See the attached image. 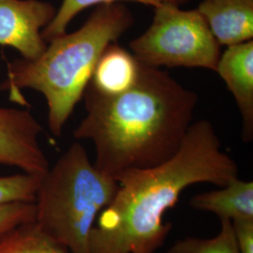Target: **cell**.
<instances>
[{
    "label": "cell",
    "mask_w": 253,
    "mask_h": 253,
    "mask_svg": "<svg viewBox=\"0 0 253 253\" xmlns=\"http://www.w3.org/2000/svg\"><path fill=\"white\" fill-rule=\"evenodd\" d=\"M42 178V176L27 172L0 176V205L34 203Z\"/></svg>",
    "instance_id": "9a60e30c"
},
{
    "label": "cell",
    "mask_w": 253,
    "mask_h": 253,
    "mask_svg": "<svg viewBox=\"0 0 253 253\" xmlns=\"http://www.w3.org/2000/svg\"><path fill=\"white\" fill-rule=\"evenodd\" d=\"M197 10L220 45L253 39V0H203Z\"/></svg>",
    "instance_id": "9c48e42d"
},
{
    "label": "cell",
    "mask_w": 253,
    "mask_h": 253,
    "mask_svg": "<svg viewBox=\"0 0 253 253\" xmlns=\"http://www.w3.org/2000/svg\"><path fill=\"white\" fill-rule=\"evenodd\" d=\"M56 10L45 1L0 0V45L12 47L24 59H36L45 51L42 32Z\"/></svg>",
    "instance_id": "8992f818"
},
{
    "label": "cell",
    "mask_w": 253,
    "mask_h": 253,
    "mask_svg": "<svg viewBox=\"0 0 253 253\" xmlns=\"http://www.w3.org/2000/svg\"><path fill=\"white\" fill-rule=\"evenodd\" d=\"M216 72L232 93L242 118V139L253 138V40L228 46Z\"/></svg>",
    "instance_id": "ba28073f"
},
{
    "label": "cell",
    "mask_w": 253,
    "mask_h": 253,
    "mask_svg": "<svg viewBox=\"0 0 253 253\" xmlns=\"http://www.w3.org/2000/svg\"><path fill=\"white\" fill-rule=\"evenodd\" d=\"M141 71L135 56L118 42L107 46L101 54L88 85L104 96H117L134 86Z\"/></svg>",
    "instance_id": "30bf717a"
},
{
    "label": "cell",
    "mask_w": 253,
    "mask_h": 253,
    "mask_svg": "<svg viewBox=\"0 0 253 253\" xmlns=\"http://www.w3.org/2000/svg\"><path fill=\"white\" fill-rule=\"evenodd\" d=\"M42 130L28 110L0 107V164L43 176L50 168L39 143Z\"/></svg>",
    "instance_id": "52a82bcc"
},
{
    "label": "cell",
    "mask_w": 253,
    "mask_h": 253,
    "mask_svg": "<svg viewBox=\"0 0 253 253\" xmlns=\"http://www.w3.org/2000/svg\"><path fill=\"white\" fill-rule=\"evenodd\" d=\"M35 204L26 202L0 205V239L18 227L35 221Z\"/></svg>",
    "instance_id": "2e32d148"
},
{
    "label": "cell",
    "mask_w": 253,
    "mask_h": 253,
    "mask_svg": "<svg viewBox=\"0 0 253 253\" xmlns=\"http://www.w3.org/2000/svg\"><path fill=\"white\" fill-rule=\"evenodd\" d=\"M83 99L86 116L73 135L94 144V165L115 179L176 153L198 103V95L169 73L143 65L129 90L104 96L87 85Z\"/></svg>",
    "instance_id": "7a4b0ae2"
},
{
    "label": "cell",
    "mask_w": 253,
    "mask_h": 253,
    "mask_svg": "<svg viewBox=\"0 0 253 253\" xmlns=\"http://www.w3.org/2000/svg\"><path fill=\"white\" fill-rule=\"evenodd\" d=\"M133 24L134 17L125 4L98 5L78 30L50 41L36 59L22 58L8 63L0 89L22 105L26 104L21 95L23 89L42 93L48 106L49 128L59 137L83 99L101 54Z\"/></svg>",
    "instance_id": "3957f363"
},
{
    "label": "cell",
    "mask_w": 253,
    "mask_h": 253,
    "mask_svg": "<svg viewBox=\"0 0 253 253\" xmlns=\"http://www.w3.org/2000/svg\"><path fill=\"white\" fill-rule=\"evenodd\" d=\"M130 53L145 67L201 68L216 72L220 44L197 9L173 4L154 8L145 32L129 42Z\"/></svg>",
    "instance_id": "5b68a950"
},
{
    "label": "cell",
    "mask_w": 253,
    "mask_h": 253,
    "mask_svg": "<svg viewBox=\"0 0 253 253\" xmlns=\"http://www.w3.org/2000/svg\"><path fill=\"white\" fill-rule=\"evenodd\" d=\"M0 253H70L51 241L34 222L18 227L0 239Z\"/></svg>",
    "instance_id": "4fadbf2b"
},
{
    "label": "cell",
    "mask_w": 253,
    "mask_h": 253,
    "mask_svg": "<svg viewBox=\"0 0 253 253\" xmlns=\"http://www.w3.org/2000/svg\"><path fill=\"white\" fill-rule=\"evenodd\" d=\"M117 179L89 160L74 143L42 176L35 199V223L70 253H91L89 237L100 212L115 198Z\"/></svg>",
    "instance_id": "277c9868"
},
{
    "label": "cell",
    "mask_w": 253,
    "mask_h": 253,
    "mask_svg": "<svg viewBox=\"0 0 253 253\" xmlns=\"http://www.w3.org/2000/svg\"><path fill=\"white\" fill-rule=\"evenodd\" d=\"M220 189L193 196L190 206L216 215L219 220L253 218V182L236 177Z\"/></svg>",
    "instance_id": "8fae6325"
},
{
    "label": "cell",
    "mask_w": 253,
    "mask_h": 253,
    "mask_svg": "<svg viewBox=\"0 0 253 253\" xmlns=\"http://www.w3.org/2000/svg\"><path fill=\"white\" fill-rule=\"evenodd\" d=\"M237 248L240 253H253V218L232 221Z\"/></svg>",
    "instance_id": "e0dca14e"
},
{
    "label": "cell",
    "mask_w": 253,
    "mask_h": 253,
    "mask_svg": "<svg viewBox=\"0 0 253 253\" xmlns=\"http://www.w3.org/2000/svg\"><path fill=\"white\" fill-rule=\"evenodd\" d=\"M125 1L137 2L156 8L163 4H173L181 7L190 0H63L60 8L56 10L54 19L42 30V38L48 43L54 38L65 34L71 22L84 9L101 4L123 3Z\"/></svg>",
    "instance_id": "7c38bea8"
},
{
    "label": "cell",
    "mask_w": 253,
    "mask_h": 253,
    "mask_svg": "<svg viewBox=\"0 0 253 253\" xmlns=\"http://www.w3.org/2000/svg\"><path fill=\"white\" fill-rule=\"evenodd\" d=\"M166 253H240L232 221L220 219L217 235L210 238L186 237L176 240Z\"/></svg>",
    "instance_id": "5bb4252c"
},
{
    "label": "cell",
    "mask_w": 253,
    "mask_h": 253,
    "mask_svg": "<svg viewBox=\"0 0 253 253\" xmlns=\"http://www.w3.org/2000/svg\"><path fill=\"white\" fill-rule=\"evenodd\" d=\"M236 177L238 166L222 151L213 124L192 123L169 160L118 176V192L91 231L90 253H156L172 229L163 217L185 189L198 183L223 187Z\"/></svg>",
    "instance_id": "6da1fadb"
}]
</instances>
